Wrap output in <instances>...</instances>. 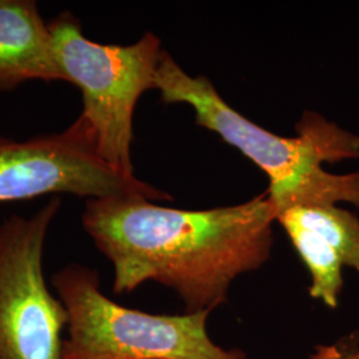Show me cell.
Segmentation results:
<instances>
[{
  "label": "cell",
  "instance_id": "6da1fadb",
  "mask_svg": "<svg viewBox=\"0 0 359 359\" xmlns=\"http://www.w3.org/2000/svg\"><path fill=\"white\" fill-rule=\"evenodd\" d=\"M276 210L266 193L238 205L181 210L142 194L87 200L84 231L114 266V293L164 285L185 313H212L231 283L269 261Z\"/></svg>",
  "mask_w": 359,
  "mask_h": 359
},
{
  "label": "cell",
  "instance_id": "7a4b0ae2",
  "mask_svg": "<svg viewBox=\"0 0 359 359\" xmlns=\"http://www.w3.org/2000/svg\"><path fill=\"white\" fill-rule=\"evenodd\" d=\"M165 104L184 103L196 112V124L209 129L261 168L269 179L266 196L276 217L294 206L359 208V172L333 175L323 163L359 158V135L323 116L306 111L297 123L295 137H281L261 128L233 109L205 76L188 75L163 52L154 79Z\"/></svg>",
  "mask_w": 359,
  "mask_h": 359
},
{
  "label": "cell",
  "instance_id": "3957f363",
  "mask_svg": "<svg viewBox=\"0 0 359 359\" xmlns=\"http://www.w3.org/2000/svg\"><path fill=\"white\" fill-rule=\"evenodd\" d=\"M52 285L68 313L63 359H249L210 338V313L126 308L104 294L96 270L80 264L55 273Z\"/></svg>",
  "mask_w": 359,
  "mask_h": 359
},
{
  "label": "cell",
  "instance_id": "277c9868",
  "mask_svg": "<svg viewBox=\"0 0 359 359\" xmlns=\"http://www.w3.org/2000/svg\"><path fill=\"white\" fill-rule=\"evenodd\" d=\"M57 63L65 81L81 90L83 111L97 154L111 168L135 177L130 158L133 114L144 92L156 90L154 79L164 50L147 32L129 46L92 41L76 16L60 13L48 25Z\"/></svg>",
  "mask_w": 359,
  "mask_h": 359
},
{
  "label": "cell",
  "instance_id": "5b68a950",
  "mask_svg": "<svg viewBox=\"0 0 359 359\" xmlns=\"http://www.w3.org/2000/svg\"><path fill=\"white\" fill-rule=\"evenodd\" d=\"M62 198L0 225V359H63L68 313L44 277L46 238Z\"/></svg>",
  "mask_w": 359,
  "mask_h": 359
},
{
  "label": "cell",
  "instance_id": "8992f818",
  "mask_svg": "<svg viewBox=\"0 0 359 359\" xmlns=\"http://www.w3.org/2000/svg\"><path fill=\"white\" fill-rule=\"evenodd\" d=\"M60 193L87 200L120 194L172 200L168 193L136 176L127 177L103 161L81 116L57 133L22 142L0 136V203Z\"/></svg>",
  "mask_w": 359,
  "mask_h": 359
},
{
  "label": "cell",
  "instance_id": "52a82bcc",
  "mask_svg": "<svg viewBox=\"0 0 359 359\" xmlns=\"http://www.w3.org/2000/svg\"><path fill=\"white\" fill-rule=\"evenodd\" d=\"M31 80L65 81L48 25L31 0H0V90Z\"/></svg>",
  "mask_w": 359,
  "mask_h": 359
},
{
  "label": "cell",
  "instance_id": "ba28073f",
  "mask_svg": "<svg viewBox=\"0 0 359 359\" xmlns=\"http://www.w3.org/2000/svg\"><path fill=\"white\" fill-rule=\"evenodd\" d=\"M310 276L309 295L329 309L338 308L344 290V264L320 236L293 222H280Z\"/></svg>",
  "mask_w": 359,
  "mask_h": 359
},
{
  "label": "cell",
  "instance_id": "9c48e42d",
  "mask_svg": "<svg viewBox=\"0 0 359 359\" xmlns=\"http://www.w3.org/2000/svg\"><path fill=\"white\" fill-rule=\"evenodd\" d=\"M276 221L293 222L320 236L333 248L345 268L359 273V217L337 205L294 206Z\"/></svg>",
  "mask_w": 359,
  "mask_h": 359
},
{
  "label": "cell",
  "instance_id": "30bf717a",
  "mask_svg": "<svg viewBox=\"0 0 359 359\" xmlns=\"http://www.w3.org/2000/svg\"><path fill=\"white\" fill-rule=\"evenodd\" d=\"M309 359H359V330L334 344L316 347Z\"/></svg>",
  "mask_w": 359,
  "mask_h": 359
}]
</instances>
